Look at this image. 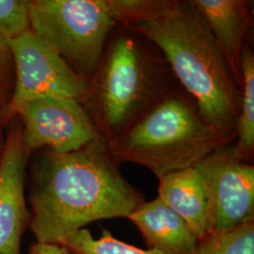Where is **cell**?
<instances>
[{"label": "cell", "instance_id": "cell-1", "mask_svg": "<svg viewBox=\"0 0 254 254\" xmlns=\"http://www.w3.org/2000/svg\"><path fill=\"white\" fill-rule=\"evenodd\" d=\"M33 154L27 201L36 242L61 245L91 222L127 218L145 200L124 177L102 136L70 153L45 149Z\"/></svg>", "mask_w": 254, "mask_h": 254}, {"label": "cell", "instance_id": "cell-2", "mask_svg": "<svg viewBox=\"0 0 254 254\" xmlns=\"http://www.w3.org/2000/svg\"><path fill=\"white\" fill-rule=\"evenodd\" d=\"M123 26L152 42L203 118L221 135L236 139L241 89L192 0H139Z\"/></svg>", "mask_w": 254, "mask_h": 254}, {"label": "cell", "instance_id": "cell-3", "mask_svg": "<svg viewBox=\"0 0 254 254\" xmlns=\"http://www.w3.org/2000/svg\"><path fill=\"white\" fill-rule=\"evenodd\" d=\"M178 85L161 51L120 25L109 35L82 105L100 136L111 141Z\"/></svg>", "mask_w": 254, "mask_h": 254}, {"label": "cell", "instance_id": "cell-4", "mask_svg": "<svg viewBox=\"0 0 254 254\" xmlns=\"http://www.w3.org/2000/svg\"><path fill=\"white\" fill-rule=\"evenodd\" d=\"M233 140L203 118L195 101L178 85L124 135L107 143L117 163L143 166L159 180L195 167Z\"/></svg>", "mask_w": 254, "mask_h": 254}, {"label": "cell", "instance_id": "cell-5", "mask_svg": "<svg viewBox=\"0 0 254 254\" xmlns=\"http://www.w3.org/2000/svg\"><path fill=\"white\" fill-rule=\"evenodd\" d=\"M137 0H28L29 29L91 81L110 33L133 15Z\"/></svg>", "mask_w": 254, "mask_h": 254}, {"label": "cell", "instance_id": "cell-6", "mask_svg": "<svg viewBox=\"0 0 254 254\" xmlns=\"http://www.w3.org/2000/svg\"><path fill=\"white\" fill-rule=\"evenodd\" d=\"M15 65V86L7 111V123L28 101L65 96L83 103L89 82L72 71L62 57L31 29L9 40Z\"/></svg>", "mask_w": 254, "mask_h": 254}, {"label": "cell", "instance_id": "cell-7", "mask_svg": "<svg viewBox=\"0 0 254 254\" xmlns=\"http://www.w3.org/2000/svg\"><path fill=\"white\" fill-rule=\"evenodd\" d=\"M231 143L195 166L208 196L209 233L229 230L254 218V167Z\"/></svg>", "mask_w": 254, "mask_h": 254}, {"label": "cell", "instance_id": "cell-8", "mask_svg": "<svg viewBox=\"0 0 254 254\" xmlns=\"http://www.w3.org/2000/svg\"><path fill=\"white\" fill-rule=\"evenodd\" d=\"M15 118L31 154L45 149L70 153L101 137L84 106L71 97L44 96L28 101Z\"/></svg>", "mask_w": 254, "mask_h": 254}, {"label": "cell", "instance_id": "cell-9", "mask_svg": "<svg viewBox=\"0 0 254 254\" xmlns=\"http://www.w3.org/2000/svg\"><path fill=\"white\" fill-rule=\"evenodd\" d=\"M7 127L0 155V254H20L30 221L25 189L31 154L24 143L18 119H12Z\"/></svg>", "mask_w": 254, "mask_h": 254}, {"label": "cell", "instance_id": "cell-10", "mask_svg": "<svg viewBox=\"0 0 254 254\" xmlns=\"http://www.w3.org/2000/svg\"><path fill=\"white\" fill-rule=\"evenodd\" d=\"M208 26L241 89V59L251 24V5L243 0H192Z\"/></svg>", "mask_w": 254, "mask_h": 254}, {"label": "cell", "instance_id": "cell-11", "mask_svg": "<svg viewBox=\"0 0 254 254\" xmlns=\"http://www.w3.org/2000/svg\"><path fill=\"white\" fill-rule=\"evenodd\" d=\"M149 249L162 254H190L199 239L183 218L158 197L142 201L127 217Z\"/></svg>", "mask_w": 254, "mask_h": 254}, {"label": "cell", "instance_id": "cell-12", "mask_svg": "<svg viewBox=\"0 0 254 254\" xmlns=\"http://www.w3.org/2000/svg\"><path fill=\"white\" fill-rule=\"evenodd\" d=\"M157 197L187 222L198 239L208 234V196L195 167L160 178Z\"/></svg>", "mask_w": 254, "mask_h": 254}, {"label": "cell", "instance_id": "cell-13", "mask_svg": "<svg viewBox=\"0 0 254 254\" xmlns=\"http://www.w3.org/2000/svg\"><path fill=\"white\" fill-rule=\"evenodd\" d=\"M236 132V147L251 161L254 150V55L248 44L241 59V102Z\"/></svg>", "mask_w": 254, "mask_h": 254}, {"label": "cell", "instance_id": "cell-14", "mask_svg": "<svg viewBox=\"0 0 254 254\" xmlns=\"http://www.w3.org/2000/svg\"><path fill=\"white\" fill-rule=\"evenodd\" d=\"M190 254H254V218L222 232H210Z\"/></svg>", "mask_w": 254, "mask_h": 254}, {"label": "cell", "instance_id": "cell-15", "mask_svg": "<svg viewBox=\"0 0 254 254\" xmlns=\"http://www.w3.org/2000/svg\"><path fill=\"white\" fill-rule=\"evenodd\" d=\"M61 245L71 254H162L155 250H141L116 239L108 230L102 236L94 238L87 229H82L68 238Z\"/></svg>", "mask_w": 254, "mask_h": 254}, {"label": "cell", "instance_id": "cell-16", "mask_svg": "<svg viewBox=\"0 0 254 254\" xmlns=\"http://www.w3.org/2000/svg\"><path fill=\"white\" fill-rule=\"evenodd\" d=\"M15 86V65L9 40L0 37V131L7 127V111Z\"/></svg>", "mask_w": 254, "mask_h": 254}, {"label": "cell", "instance_id": "cell-17", "mask_svg": "<svg viewBox=\"0 0 254 254\" xmlns=\"http://www.w3.org/2000/svg\"><path fill=\"white\" fill-rule=\"evenodd\" d=\"M27 29L28 0H0V37L9 40Z\"/></svg>", "mask_w": 254, "mask_h": 254}, {"label": "cell", "instance_id": "cell-18", "mask_svg": "<svg viewBox=\"0 0 254 254\" xmlns=\"http://www.w3.org/2000/svg\"><path fill=\"white\" fill-rule=\"evenodd\" d=\"M28 254H71L63 245L35 242L30 246Z\"/></svg>", "mask_w": 254, "mask_h": 254}, {"label": "cell", "instance_id": "cell-19", "mask_svg": "<svg viewBox=\"0 0 254 254\" xmlns=\"http://www.w3.org/2000/svg\"><path fill=\"white\" fill-rule=\"evenodd\" d=\"M4 144H5V136L3 135L2 131H0V155H1L2 152H3Z\"/></svg>", "mask_w": 254, "mask_h": 254}]
</instances>
